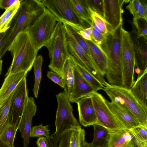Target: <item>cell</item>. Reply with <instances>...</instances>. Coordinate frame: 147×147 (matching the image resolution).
I'll return each instance as SVG.
<instances>
[{
  "mask_svg": "<svg viewBox=\"0 0 147 147\" xmlns=\"http://www.w3.org/2000/svg\"><path fill=\"white\" fill-rule=\"evenodd\" d=\"M45 7L41 0L22 1L10 28L6 32L0 48V59L20 32L27 30L44 12Z\"/></svg>",
  "mask_w": 147,
  "mask_h": 147,
  "instance_id": "6da1fadb",
  "label": "cell"
},
{
  "mask_svg": "<svg viewBox=\"0 0 147 147\" xmlns=\"http://www.w3.org/2000/svg\"><path fill=\"white\" fill-rule=\"evenodd\" d=\"M121 24L115 30L105 34L98 46L106 55L108 66L105 74L108 83L124 87L121 57Z\"/></svg>",
  "mask_w": 147,
  "mask_h": 147,
  "instance_id": "7a4b0ae2",
  "label": "cell"
},
{
  "mask_svg": "<svg viewBox=\"0 0 147 147\" xmlns=\"http://www.w3.org/2000/svg\"><path fill=\"white\" fill-rule=\"evenodd\" d=\"M8 51L11 52L13 60L5 76L20 72L30 71L33 66L38 52L27 30L22 31L18 34Z\"/></svg>",
  "mask_w": 147,
  "mask_h": 147,
  "instance_id": "3957f363",
  "label": "cell"
},
{
  "mask_svg": "<svg viewBox=\"0 0 147 147\" xmlns=\"http://www.w3.org/2000/svg\"><path fill=\"white\" fill-rule=\"evenodd\" d=\"M45 47L48 49L50 59L49 69L63 78L64 65L69 55L67 47L66 31L63 23L57 22L54 32Z\"/></svg>",
  "mask_w": 147,
  "mask_h": 147,
  "instance_id": "277c9868",
  "label": "cell"
},
{
  "mask_svg": "<svg viewBox=\"0 0 147 147\" xmlns=\"http://www.w3.org/2000/svg\"><path fill=\"white\" fill-rule=\"evenodd\" d=\"M102 89L108 96L111 102L132 114L140 125L147 126V111L138 102L130 90L109 84Z\"/></svg>",
  "mask_w": 147,
  "mask_h": 147,
  "instance_id": "5b68a950",
  "label": "cell"
},
{
  "mask_svg": "<svg viewBox=\"0 0 147 147\" xmlns=\"http://www.w3.org/2000/svg\"><path fill=\"white\" fill-rule=\"evenodd\" d=\"M45 7L58 22L65 23L78 31L90 26L81 20L75 11L70 0H42Z\"/></svg>",
  "mask_w": 147,
  "mask_h": 147,
  "instance_id": "8992f818",
  "label": "cell"
},
{
  "mask_svg": "<svg viewBox=\"0 0 147 147\" xmlns=\"http://www.w3.org/2000/svg\"><path fill=\"white\" fill-rule=\"evenodd\" d=\"M57 103L55 125V131L53 134L55 144L57 146L61 136L80 124L73 113V108L64 92L56 95Z\"/></svg>",
  "mask_w": 147,
  "mask_h": 147,
  "instance_id": "52a82bcc",
  "label": "cell"
},
{
  "mask_svg": "<svg viewBox=\"0 0 147 147\" xmlns=\"http://www.w3.org/2000/svg\"><path fill=\"white\" fill-rule=\"evenodd\" d=\"M57 22L54 16L45 7L43 13L27 30L32 41L38 51L48 42Z\"/></svg>",
  "mask_w": 147,
  "mask_h": 147,
  "instance_id": "ba28073f",
  "label": "cell"
},
{
  "mask_svg": "<svg viewBox=\"0 0 147 147\" xmlns=\"http://www.w3.org/2000/svg\"><path fill=\"white\" fill-rule=\"evenodd\" d=\"M121 57L123 86L130 90L134 82L135 55L130 32L121 29Z\"/></svg>",
  "mask_w": 147,
  "mask_h": 147,
  "instance_id": "9c48e42d",
  "label": "cell"
},
{
  "mask_svg": "<svg viewBox=\"0 0 147 147\" xmlns=\"http://www.w3.org/2000/svg\"><path fill=\"white\" fill-rule=\"evenodd\" d=\"M26 76L19 83L11 98L9 110V124L18 129L21 118L28 98Z\"/></svg>",
  "mask_w": 147,
  "mask_h": 147,
  "instance_id": "30bf717a",
  "label": "cell"
},
{
  "mask_svg": "<svg viewBox=\"0 0 147 147\" xmlns=\"http://www.w3.org/2000/svg\"><path fill=\"white\" fill-rule=\"evenodd\" d=\"M65 28L67 47L69 54L84 67L104 87L106 86L108 83L106 81L104 76L99 71L84 50Z\"/></svg>",
  "mask_w": 147,
  "mask_h": 147,
  "instance_id": "8fae6325",
  "label": "cell"
},
{
  "mask_svg": "<svg viewBox=\"0 0 147 147\" xmlns=\"http://www.w3.org/2000/svg\"><path fill=\"white\" fill-rule=\"evenodd\" d=\"M91 96L97 118L98 125L103 126L109 131L124 129L108 107L104 97L97 92L93 93Z\"/></svg>",
  "mask_w": 147,
  "mask_h": 147,
  "instance_id": "7c38bea8",
  "label": "cell"
},
{
  "mask_svg": "<svg viewBox=\"0 0 147 147\" xmlns=\"http://www.w3.org/2000/svg\"><path fill=\"white\" fill-rule=\"evenodd\" d=\"M104 17L108 32L113 31L123 23V4L130 1L126 0H103Z\"/></svg>",
  "mask_w": 147,
  "mask_h": 147,
  "instance_id": "4fadbf2b",
  "label": "cell"
},
{
  "mask_svg": "<svg viewBox=\"0 0 147 147\" xmlns=\"http://www.w3.org/2000/svg\"><path fill=\"white\" fill-rule=\"evenodd\" d=\"M132 26V30L130 34L134 47L138 78L147 70V39L138 36L135 29Z\"/></svg>",
  "mask_w": 147,
  "mask_h": 147,
  "instance_id": "5bb4252c",
  "label": "cell"
},
{
  "mask_svg": "<svg viewBox=\"0 0 147 147\" xmlns=\"http://www.w3.org/2000/svg\"><path fill=\"white\" fill-rule=\"evenodd\" d=\"M37 106L34 98L28 97L24 110L18 129L23 140L24 147H28L32 128V120L35 115Z\"/></svg>",
  "mask_w": 147,
  "mask_h": 147,
  "instance_id": "9a60e30c",
  "label": "cell"
},
{
  "mask_svg": "<svg viewBox=\"0 0 147 147\" xmlns=\"http://www.w3.org/2000/svg\"><path fill=\"white\" fill-rule=\"evenodd\" d=\"M76 103L80 124L85 127L94 125H98L91 95L81 98Z\"/></svg>",
  "mask_w": 147,
  "mask_h": 147,
  "instance_id": "2e32d148",
  "label": "cell"
},
{
  "mask_svg": "<svg viewBox=\"0 0 147 147\" xmlns=\"http://www.w3.org/2000/svg\"><path fill=\"white\" fill-rule=\"evenodd\" d=\"M74 74L73 86L68 98L70 103H76L81 98L97 92L74 67Z\"/></svg>",
  "mask_w": 147,
  "mask_h": 147,
  "instance_id": "e0dca14e",
  "label": "cell"
},
{
  "mask_svg": "<svg viewBox=\"0 0 147 147\" xmlns=\"http://www.w3.org/2000/svg\"><path fill=\"white\" fill-rule=\"evenodd\" d=\"M105 101L114 117L123 128L129 129L140 125L132 114L114 102L106 99Z\"/></svg>",
  "mask_w": 147,
  "mask_h": 147,
  "instance_id": "ac0fdd59",
  "label": "cell"
},
{
  "mask_svg": "<svg viewBox=\"0 0 147 147\" xmlns=\"http://www.w3.org/2000/svg\"><path fill=\"white\" fill-rule=\"evenodd\" d=\"M84 40L89 48L91 60L100 74L104 76L108 66L107 56L100 47L93 40Z\"/></svg>",
  "mask_w": 147,
  "mask_h": 147,
  "instance_id": "d6986e66",
  "label": "cell"
},
{
  "mask_svg": "<svg viewBox=\"0 0 147 147\" xmlns=\"http://www.w3.org/2000/svg\"><path fill=\"white\" fill-rule=\"evenodd\" d=\"M109 131V138L102 147H125L131 145L134 135L129 129H124Z\"/></svg>",
  "mask_w": 147,
  "mask_h": 147,
  "instance_id": "ffe728a7",
  "label": "cell"
},
{
  "mask_svg": "<svg viewBox=\"0 0 147 147\" xmlns=\"http://www.w3.org/2000/svg\"><path fill=\"white\" fill-rule=\"evenodd\" d=\"M27 72L22 71L9 75L6 76L0 89V107L15 90Z\"/></svg>",
  "mask_w": 147,
  "mask_h": 147,
  "instance_id": "44dd1931",
  "label": "cell"
},
{
  "mask_svg": "<svg viewBox=\"0 0 147 147\" xmlns=\"http://www.w3.org/2000/svg\"><path fill=\"white\" fill-rule=\"evenodd\" d=\"M130 91L138 102L147 111V70L137 78Z\"/></svg>",
  "mask_w": 147,
  "mask_h": 147,
  "instance_id": "7402d4cb",
  "label": "cell"
},
{
  "mask_svg": "<svg viewBox=\"0 0 147 147\" xmlns=\"http://www.w3.org/2000/svg\"><path fill=\"white\" fill-rule=\"evenodd\" d=\"M69 58L74 67L97 91L104 87L84 67L70 54Z\"/></svg>",
  "mask_w": 147,
  "mask_h": 147,
  "instance_id": "603a6c76",
  "label": "cell"
},
{
  "mask_svg": "<svg viewBox=\"0 0 147 147\" xmlns=\"http://www.w3.org/2000/svg\"><path fill=\"white\" fill-rule=\"evenodd\" d=\"M63 79L65 84L64 92L68 98L71 94L74 82V67L69 59L64 65Z\"/></svg>",
  "mask_w": 147,
  "mask_h": 147,
  "instance_id": "cb8c5ba5",
  "label": "cell"
},
{
  "mask_svg": "<svg viewBox=\"0 0 147 147\" xmlns=\"http://www.w3.org/2000/svg\"><path fill=\"white\" fill-rule=\"evenodd\" d=\"M75 11L79 18L89 24L91 22L90 9L86 0H70Z\"/></svg>",
  "mask_w": 147,
  "mask_h": 147,
  "instance_id": "d4e9b609",
  "label": "cell"
},
{
  "mask_svg": "<svg viewBox=\"0 0 147 147\" xmlns=\"http://www.w3.org/2000/svg\"><path fill=\"white\" fill-rule=\"evenodd\" d=\"M20 2L5 10L0 17V33L5 32L10 28L12 21L19 8Z\"/></svg>",
  "mask_w": 147,
  "mask_h": 147,
  "instance_id": "484cf974",
  "label": "cell"
},
{
  "mask_svg": "<svg viewBox=\"0 0 147 147\" xmlns=\"http://www.w3.org/2000/svg\"><path fill=\"white\" fill-rule=\"evenodd\" d=\"M93 126V138L91 143L96 147H102L109 138V131L100 125H94Z\"/></svg>",
  "mask_w": 147,
  "mask_h": 147,
  "instance_id": "4316f807",
  "label": "cell"
},
{
  "mask_svg": "<svg viewBox=\"0 0 147 147\" xmlns=\"http://www.w3.org/2000/svg\"><path fill=\"white\" fill-rule=\"evenodd\" d=\"M85 136V131L80 125L72 127L70 130L69 147H81Z\"/></svg>",
  "mask_w": 147,
  "mask_h": 147,
  "instance_id": "83f0119b",
  "label": "cell"
},
{
  "mask_svg": "<svg viewBox=\"0 0 147 147\" xmlns=\"http://www.w3.org/2000/svg\"><path fill=\"white\" fill-rule=\"evenodd\" d=\"M14 91L0 107V136L9 125V108Z\"/></svg>",
  "mask_w": 147,
  "mask_h": 147,
  "instance_id": "f1b7e54d",
  "label": "cell"
},
{
  "mask_svg": "<svg viewBox=\"0 0 147 147\" xmlns=\"http://www.w3.org/2000/svg\"><path fill=\"white\" fill-rule=\"evenodd\" d=\"M42 62V56L41 55H39L36 57L33 66L34 75V83L33 92L34 95L36 98L38 97L41 81Z\"/></svg>",
  "mask_w": 147,
  "mask_h": 147,
  "instance_id": "f546056e",
  "label": "cell"
},
{
  "mask_svg": "<svg viewBox=\"0 0 147 147\" xmlns=\"http://www.w3.org/2000/svg\"><path fill=\"white\" fill-rule=\"evenodd\" d=\"M63 23L66 29L70 32L78 44L84 50L91 60L90 53L88 47L84 39L78 32V30L65 23Z\"/></svg>",
  "mask_w": 147,
  "mask_h": 147,
  "instance_id": "4dcf8cb0",
  "label": "cell"
},
{
  "mask_svg": "<svg viewBox=\"0 0 147 147\" xmlns=\"http://www.w3.org/2000/svg\"><path fill=\"white\" fill-rule=\"evenodd\" d=\"M17 130L13 126L9 124L0 137L9 146L14 147V141Z\"/></svg>",
  "mask_w": 147,
  "mask_h": 147,
  "instance_id": "1f68e13d",
  "label": "cell"
},
{
  "mask_svg": "<svg viewBox=\"0 0 147 147\" xmlns=\"http://www.w3.org/2000/svg\"><path fill=\"white\" fill-rule=\"evenodd\" d=\"M132 23L138 36L147 39V20L143 18H133Z\"/></svg>",
  "mask_w": 147,
  "mask_h": 147,
  "instance_id": "d6a6232c",
  "label": "cell"
},
{
  "mask_svg": "<svg viewBox=\"0 0 147 147\" xmlns=\"http://www.w3.org/2000/svg\"><path fill=\"white\" fill-rule=\"evenodd\" d=\"M48 127V125L43 126L42 124L32 127L30 132V137L39 138L43 136L48 139L50 136Z\"/></svg>",
  "mask_w": 147,
  "mask_h": 147,
  "instance_id": "836d02e7",
  "label": "cell"
},
{
  "mask_svg": "<svg viewBox=\"0 0 147 147\" xmlns=\"http://www.w3.org/2000/svg\"><path fill=\"white\" fill-rule=\"evenodd\" d=\"M89 8L103 18L104 5L103 0H86Z\"/></svg>",
  "mask_w": 147,
  "mask_h": 147,
  "instance_id": "e575fe53",
  "label": "cell"
},
{
  "mask_svg": "<svg viewBox=\"0 0 147 147\" xmlns=\"http://www.w3.org/2000/svg\"><path fill=\"white\" fill-rule=\"evenodd\" d=\"M91 20L105 34L108 32L107 25L104 18L90 9Z\"/></svg>",
  "mask_w": 147,
  "mask_h": 147,
  "instance_id": "d590c367",
  "label": "cell"
},
{
  "mask_svg": "<svg viewBox=\"0 0 147 147\" xmlns=\"http://www.w3.org/2000/svg\"><path fill=\"white\" fill-rule=\"evenodd\" d=\"M129 130L133 134L139 138L147 140V126L140 125Z\"/></svg>",
  "mask_w": 147,
  "mask_h": 147,
  "instance_id": "8d00e7d4",
  "label": "cell"
},
{
  "mask_svg": "<svg viewBox=\"0 0 147 147\" xmlns=\"http://www.w3.org/2000/svg\"><path fill=\"white\" fill-rule=\"evenodd\" d=\"M47 76L50 80L63 88H65V84L63 79L58 74L51 71H48Z\"/></svg>",
  "mask_w": 147,
  "mask_h": 147,
  "instance_id": "74e56055",
  "label": "cell"
},
{
  "mask_svg": "<svg viewBox=\"0 0 147 147\" xmlns=\"http://www.w3.org/2000/svg\"><path fill=\"white\" fill-rule=\"evenodd\" d=\"M129 1L126 8L133 15V18H135L141 4L140 1V0H131Z\"/></svg>",
  "mask_w": 147,
  "mask_h": 147,
  "instance_id": "f35d334b",
  "label": "cell"
},
{
  "mask_svg": "<svg viewBox=\"0 0 147 147\" xmlns=\"http://www.w3.org/2000/svg\"><path fill=\"white\" fill-rule=\"evenodd\" d=\"M141 4L135 18L147 20V3L146 0H140Z\"/></svg>",
  "mask_w": 147,
  "mask_h": 147,
  "instance_id": "ab89813d",
  "label": "cell"
},
{
  "mask_svg": "<svg viewBox=\"0 0 147 147\" xmlns=\"http://www.w3.org/2000/svg\"><path fill=\"white\" fill-rule=\"evenodd\" d=\"M90 36L92 40L99 46L102 43L105 38V34H101L93 27Z\"/></svg>",
  "mask_w": 147,
  "mask_h": 147,
  "instance_id": "60d3db41",
  "label": "cell"
},
{
  "mask_svg": "<svg viewBox=\"0 0 147 147\" xmlns=\"http://www.w3.org/2000/svg\"><path fill=\"white\" fill-rule=\"evenodd\" d=\"M70 131L63 134L60 137L57 147H69Z\"/></svg>",
  "mask_w": 147,
  "mask_h": 147,
  "instance_id": "b9f144b4",
  "label": "cell"
},
{
  "mask_svg": "<svg viewBox=\"0 0 147 147\" xmlns=\"http://www.w3.org/2000/svg\"><path fill=\"white\" fill-rule=\"evenodd\" d=\"M133 135L134 137L131 142L133 147H147V140H142Z\"/></svg>",
  "mask_w": 147,
  "mask_h": 147,
  "instance_id": "7bdbcfd3",
  "label": "cell"
},
{
  "mask_svg": "<svg viewBox=\"0 0 147 147\" xmlns=\"http://www.w3.org/2000/svg\"><path fill=\"white\" fill-rule=\"evenodd\" d=\"M22 0H0V8L6 10L11 6L16 5Z\"/></svg>",
  "mask_w": 147,
  "mask_h": 147,
  "instance_id": "ee69618b",
  "label": "cell"
},
{
  "mask_svg": "<svg viewBox=\"0 0 147 147\" xmlns=\"http://www.w3.org/2000/svg\"><path fill=\"white\" fill-rule=\"evenodd\" d=\"M36 144L38 147H50L48 140L43 136L38 138Z\"/></svg>",
  "mask_w": 147,
  "mask_h": 147,
  "instance_id": "f6af8a7d",
  "label": "cell"
},
{
  "mask_svg": "<svg viewBox=\"0 0 147 147\" xmlns=\"http://www.w3.org/2000/svg\"><path fill=\"white\" fill-rule=\"evenodd\" d=\"M78 32L84 39L89 40H92L91 36L85 32L83 30L78 31Z\"/></svg>",
  "mask_w": 147,
  "mask_h": 147,
  "instance_id": "bcb514c9",
  "label": "cell"
},
{
  "mask_svg": "<svg viewBox=\"0 0 147 147\" xmlns=\"http://www.w3.org/2000/svg\"><path fill=\"white\" fill-rule=\"evenodd\" d=\"M50 147H57L54 143L53 133L50 136L49 138L48 139Z\"/></svg>",
  "mask_w": 147,
  "mask_h": 147,
  "instance_id": "7dc6e473",
  "label": "cell"
},
{
  "mask_svg": "<svg viewBox=\"0 0 147 147\" xmlns=\"http://www.w3.org/2000/svg\"><path fill=\"white\" fill-rule=\"evenodd\" d=\"M90 25L95 29L96 30L98 31L101 34L103 35H105V34L102 32L100 28H99L94 24L93 21L91 20V22L90 23Z\"/></svg>",
  "mask_w": 147,
  "mask_h": 147,
  "instance_id": "c3c4849f",
  "label": "cell"
},
{
  "mask_svg": "<svg viewBox=\"0 0 147 147\" xmlns=\"http://www.w3.org/2000/svg\"><path fill=\"white\" fill-rule=\"evenodd\" d=\"M81 147H96L91 143L87 142L85 140L84 141Z\"/></svg>",
  "mask_w": 147,
  "mask_h": 147,
  "instance_id": "681fc988",
  "label": "cell"
},
{
  "mask_svg": "<svg viewBox=\"0 0 147 147\" xmlns=\"http://www.w3.org/2000/svg\"><path fill=\"white\" fill-rule=\"evenodd\" d=\"M92 27L90 26L88 28L83 30L84 31L90 36V35L92 32Z\"/></svg>",
  "mask_w": 147,
  "mask_h": 147,
  "instance_id": "f907efd6",
  "label": "cell"
},
{
  "mask_svg": "<svg viewBox=\"0 0 147 147\" xmlns=\"http://www.w3.org/2000/svg\"><path fill=\"white\" fill-rule=\"evenodd\" d=\"M0 147H12L5 143L0 137Z\"/></svg>",
  "mask_w": 147,
  "mask_h": 147,
  "instance_id": "816d5d0a",
  "label": "cell"
},
{
  "mask_svg": "<svg viewBox=\"0 0 147 147\" xmlns=\"http://www.w3.org/2000/svg\"><path fill=\"white\" fill-rule=\"evenodd\" d=\"M6 32L3 33H0V48L6 34Z\"/></svg>",
  "mask_w": 147,
  "mask_h": 147,
  "instance_id": "f5cc1de1",
  "label": "cell"
},
{
  "mask_svg": "<svg viewBox=\"0 0 147 147\" xmlns=\"http://www.w3.org/2000/svg\"><path fill=\"white\" fill-rule=\"evenodd\" d=\"M3 61L1 59H0V75L1 74V72L2 69V66Z\"/></svg>",
  "mask_w": 147,
  "mask_h": 147,
  "instance_id": "db71d44e",
  "label": "cell"
},
{
  "mask_svg": "<svg viewBox=\"0 0 147 147\" xmlns=\"http://www.w3.org/2000/svg\"><path fill=\"white\" fill-rule=\"evenodd\" d=\"M125 147H133V146L131 145H131H128V146H125Z\"/></svg>",
  "mask_w": 147,
  "mask_h": 147,
  "instance_id": "11a10c76",
  "label": "cell"
}]
</instances>
